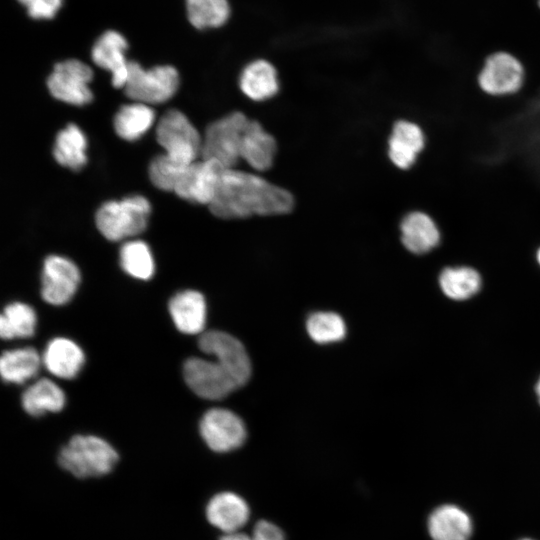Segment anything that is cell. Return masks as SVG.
<instances>
[{"label": "cell", "instance_id": "1", "mask_svg": "<svg viewBox=\"0 0 540 540\" xmlns=\"http://www.w3.org/2000/svg\"><path fill=\"white\" fill-rule=\"evenodd\" d=\"M294 204V197L288 190L259 175L229 168L224 170L208 206L218 218L240 219L288 214Z\"/></svg>", "mask_w": 540, "mask_h": 540}, {"label": "cell", "instance_id": "2", "mask_svg": "<svg viewBox=\"0 0 540 540\" xmlns=\"http://www.w3.org/2000/svg\"><path fill=\"white\" fill-rule=\"evenodd\" d=\"M119 460L116 449L95 435H74L60 449L58 464L79 479L109 474Z\"/></svg>", "mask_w": 540, "mask_h": 540}, {"label": "cell", "instance_id": "3", "mask_svg": "<svg viewBox=\"0 0 540 540\" xmlns=\"http://www.w3.org/2000/svg\"><path fill=\"white\" fill-rule=\"evenodd\" d=\"M150 213L148 199L133 195L103 203L96 213V225L105 238L119 241L142 233L147 227Z\"/></svg>", "mask_w": 540, "mask_h": 540}, {"label": "cell", "instance_id": "4", "mask_svg": "<svg viewBox=\"0 0 540 540\" xmlns=\"http://www.w3.org/2000/svg\"><path fill=\"white\" fill-rule=\"evenodd\" d=\"M250 119L240 112H231L210 123L202 137L201 157L234 168L240 158L242 137Z\"/></svg>", "mask_w": 540, "mask_h": 540}, {"label": "cell", "instance_id": "5", "mask_svg": "<svg viewBox=\"0 0 540 540\" xmlns=\"http://www.w3.org/2000/svg\"><path fill=\"white\" fill-rule=\"evenodd\" d=\"M526 70L521 59L507 50H495L484 59L477 75L480 90L491 97L516 95L524 86Z\"/></svg>", "mask_w": 540, "mask_h": 540}, {"label": "cell", "instance_id": "6", "mask_svg": "<svg viewBox=\"0 0 540 540\" xmlns=\"http://www.w3.org/2000/svg\"><path fill=\"white\" fill-rule=\"evenodd\" d=\"M156 139L165 154L184 165L192 164L201 155L202 137L179 110L163 114L156 127Z\"/></svg>", "mask_w": 540, "mask_h": 540}, {"label": "cell", "instance_id": "7", "mask_svg": "<svg viewBox=\"0 0 540 540\" xmlns=\"http://www.w3.org/2000/svg\"><path fill=\"white\" fill-rule=\"evenodd\" d=\"M179 86V74L169 65L143 69L137 62L130 61L125 94L135 102L159 104L169 100Z\"/></svg>", "mask_w": 540, "mask_h": 540}, {"label": "cell", "instance_id": "8", "mask_svg": "<svg viewBox=\"0 0 540 540\" xmlns=\"http://www.w3.org/2000/svg\"><path fill=\"white\" fill-rule=\"evenodd\" d=\"M93 78L91 68L77 59L57 63L47 80L51 95L65 103L83 106L90 103L93 94L89 84Z\"/></svg>", "mask_w": 540, "mask_h": 540}, {"label": "cell", "instance_id": "9", "mask_svg": "<svg viewBox=\"0 0 540 540\" xmlns=\"http://www.w3.org/2000/svg\"><path fill=\"white\" fill-rule=\"evenodd\" d=\"M184 379L199 397L220 400L240 388L234 378L217 361L199 357L187 359L183 366Z\"/></svg>", "mask_w": 540, "mask_h": 540}, {"label": "cell", "instance_id": "10", "mask_svg": "<svg viewBox=\"0 0 540 540\" xmlns=\"http://www.w3.org/2000/svg\"><path fill=\"white\" fill-rule=\"evenodd\" d=\"M199 431L205 444L218 453L238 449L247 438L242 419L233 411L224 408L206 411L200 420Z\"/></svg>", "mask_w": 540, "mask_h": 540}, {"label": "cell", "instance_id": "11", "mask_svg": "<svg viewBox=\"0 0 540 540\" xmlns=\"http://www.w3.org/2000/svg\"><path fill=\"white\" fill-rule=\"evenodd\" d=\"M199 349L212 355L234 378L239 387L247 383L251 375V362L243 344L232 335L218 330L200 334Z\"/></svg>", "mask_w": 540, "mask_h": 540}, {"label": "cell", "instance_id": "12", "mask_svg": "<svg viewBox=\"0 0 540 540\" xmlns=\"http://www.w3.org/2000/svg\"><path fill=\"white\" fill-rule=\"evenodd\" d=\"M387 155L395 168L407 172L418 162L427 145L422 126L410 119L396 120L388 138Z\"/></svg>", "mask_w": 540, "mask_h": 540}, {"label": "cell", "instance_id": "13", "mask_svg": "<svg viewBox=\"0 0 540 540\" xmlns=\"http://www.w3.org/2000/svg\"><path fill=\"white\" fill-rule=\"evenodd\" d=\"M81 281L78 267L70 259L48 256L43 264L41 295L51 305H64L77 291Z\"/></svg>", "mask_w": 540, "mask_h": 540}, {"label": "cell", "instance_id": "14", "mask_svg": "<svg viewBox=\"0 0 540 540\" xmlns=\"http://www.w3.org/2000/svg\"><path fill=\"white\" fill-rule=\"evenodd\" d=\"M225 169L227 168L216 160L195 161L185 170L174 192L187 201L209 205L217 192Z\"/></svg>", "mask_w": 540, "mask_h": 540}, {"label": "cell", "instance_id": "15", "mask_svg": "<svg viewBox=\"0 0 540 540\" xmlns=\"http://www.w3.org/2000/svg\"><path fill=\"white\" fill-rule=\"evenodd\" d=\"M400 240L412 254L424 255L441 245L442 232L436 220L422 210L406 212L399 223Z\"/></svg>", "mask_w": 540, "mask_h": 540}, {"label": "cell", "instance_id": "16", "mask_svg": "<svg viewBox=\"0 0 540 540\" xmlns=\"http://www.w3.org/2000/svg\"><path fill=\"white\" fill-rule=\"evenodd\" d=\"M251 515L248 502L232 491H221L213 495L205 508L208 522L223 534L240 531Z\"/></svg>", "mask_w": 540, "mask_h": 540}, {"label": "cell", "instance_id": "17", "mask_svg": "<svg viewBox=\"0 0 540 540\" xmlns=\"http://www.w3.org/2000/svg\"><path fill=\"white\" fill-rule=\"evenodd\" d=\"M127 47L123 35L109 30L100 36L92 48L93 62L112 74V84L116 88H124L127 82L130 63L125 57Z\"/></svg>", "mask_w": 540, "mask_h": 540}, {"label": "cell", "instance_id": "18", "mask_svg": "<svg viewBox=\"0 0 540 540\" xmlns=\"http://www.w3.org/2000/svg\"><path fill=\"white\" fill-rule=\"evenodd\" d=\"M169 312L176 328L184 334H202L207 315L204 296L195 290L176 293L169 301Z\"/></svg>", "mask_w": 540, "mask_h": 540}, {"label": "cell", "instance_id": "19", "mask_svg": "<svg viewBox=\"0 0 540 540\" xmlns=\"http://www.w3.org/2000/svg\"><path fill=\"white\" fill-rule=\"evenodd\" d=\"M277 151L275 138L256 120H249L244 131L240 158L256 171H266L273 165Z\"/></svg>", "mask_w": 540, "mask_h": 540}, {"label": "cell", "instance_id": "20", "mask_svg": "<svg viewBox=\"0 0 540 540\" xmlns=\"http://www.w3.org/2000/svg\"><path fill=\"white\" fill-rule=\"evenodd\" d=\"M42 362L52 375L62 379H72L81 371L85 355L74 341L57 337L47 344Z\"/></svg>", "mask_w": 540, "mask_h": 540}, {"label": "cell", "instance_id": "21", "mask_svg": "<svg viewBox=\"0 0 540 540\" xmlns=\"http://www.w3.org/2000/svg\"><path fill=\"white\" fill-rule=\"evenodd\" d=\"M428 532L433 540H469L472 522L459 507L443 505L429 516Z\"/></svg>", "mask_w": 540, "mask_h": 540}, {"label": "cell", "instance_id": "22", "mask_svg": "<svg viewBox=\"0 0 540 540\" xmlns=\"http://www.w3.org/2000/svg\"><path fill=\"white\" fill-rule=\"evenodd\" d=\"M239 86L243 94L251 100L270 99L279 91L277 71L267 60H254L242 70Z\"/></svg>", "mask_w": 540, "mask_h": 540}, {"label": "cell", "instance_id": "23", "mask_svg": "<svg viewBox=\"0 0 540 540\" xmlns=\"http://www.w3.org/2000/svg\"><path fill=\"white\" fill-rule=\"evenodd\" d=\"M66 403L63 390L53 381L41 378L29 386L22 394L23 409L31 416H41L47 412H59Z\"/></svg>", "mask_w": 540, "mask_h": 540}, {"label": "cell", "instance_id": "24", "mask_svg": "<svg viewBox=\"0 0 540 540\" xmlns=\"http://www.w3.org/2000/svg\"><path fill=\"white\" fill-rule=\"evenodd\" d=\"M86 149L85 134L77 125L70 123L57 134L53 156L61 166L77 171L87 162Z\"/></svg>", "mask_w": 540, "mask_h": 540}, {"label": "cell", "instance_id": "25", "mask_svg": "<svg viewBox=\"0 0 540 540\" xmlns=\"http://www.w3.org/2000/svg\"><path fill=\"white\" fill-rule=\"evenodd\" d=\"M41 358L32 347L6 350L0 358V373L5 382L22 384L37 375Z\"/></svg>", "mask_w": 540, "mask_h": 540}, {"label": "cell", "instance_id": "26", "mask_svg": "<svg viewBox=\"0 0 540 540\" xmlns=\"http://www.w3.org/2000/svg\"><path fill=\"white\" fill-rule=\"evenodd\" d=\"M154 110L147 104L134 102L122 106L114 117V129L126 141L142 137L153 125Z\"/></svg>", "mask_w": 540, "mask_h": 540}, {"label": "cell", "instance_id": "27", "mask_svg": "<svg viewBox=\"0 0 540 540\" xmlns=\"http://www.w3.org/2000/svg\"><path fill=\"white\" fill-rule=\"evenodd\" d=\"M442 291L450 298L463 300L474 295L480 288V274L469 266L445 267L439 276Z\"/></svg>", "mask_w": 540, "mask_h": 540}, {"label": "cell", "instance_id": "28", "mask_svg": "<svg viewBox=\"0 0 540 540\" xmlns=\"http://www.w3.org/2000/svg\"><path fill=\"white\" fill-rule=\"evenodd\" d=\"M37 323L34 309L22 302L9 303L0 317V335L3 339L28 338Z\"/></svg>", "mask_w": 540, "mask_h": 540}, {"label": "cell", "instance_id": "29", "mask_svg": "<svg viewBox=\"0 0 540 540\" xmlns=\"http://www.w3.org/2000/svg\"><path fill=\"white\" fill-rule=\"evenodd\" d=\"M120 264L127 274L139 280H149L155 271L151 250L142 240H131L122 245Z\"/></svg>", "mask_w": 540, "mask_h": 540}, {"label": "cell", "instance_id": "30", "mask_svg": "<svg viewBox=\"0 0 540 540\" xmlns=\"http://www.w3.org/2000/svg\"><path fill=\"white\" fill-rule=\"evenodd\" d=\"M186 8L190 23L197 29L220 27L230 15L227 0H186Z\"/></svg>", "mask_w": 540, "mask_h": 540}, {"label": "cell", "instance_id": "31", "mask_svg": "<svg viewBox=\"0 0 540 540\" xmlns=\"http://www.w3.org/2000/svg\"><path fill=\"white\" fill-rule=\"evenodd\" d=\"M306 328L309 336L319 344L340 341L346 334L344 320L333 312L312 314L307 320Z\"/></svg>", "mask_w": 540, "mask_h": 540}, {"label": "cell", "instance_id": "32", "mask_svg": "<svg viewBox=\"0 0 540 540\" xmlns=\"http://www.w3.org/2000/svg\"><path fill=\"white\" fill-rule=\"evenodd\" d=\"M188 166L172 159L165 153L160 154L149 165V177L158 189L174 192L178 181Z\"/></svg>", "mask_w": 540, "mask_h": 540}, {"label": "cell", "instance_id": "33", "mask_svg": "<svg viewBox=\"0 0 540 540\" xmlns=\"http://www.w3.org/2000/svg\"><path fill=\"white\" fill-rule=\"evenodd\" d=\"M34 19H51L60 9L63 0H18Z\"/></svg>", "mask_w": 540, "mask_h": 540}, {"label": "cell", "instance_id": "34", "mask_svg": "<svg viewBox=\"0 0 540 540\" xmlns=\"http://www.w3.org/2000/svg\"><path fill=\"white\" fill-rule=\"evenodd\" d=\"M250 534L252 540H286L283 530L266 519L256 522Z\"/></svg>", "mask_w": 540, "mask_h": 540}, {"label": "cell", "instance_id": "35", "mask_svg": "<svg viewBox=\"0 0 540 540\" xmlns=\"http://www.w3.org/2000/svg\"><path fill=\"white\" fill-rule=\"evenodd\" d=\"M219 540H252V537L251 534L245 533L240 530L222 534Z\"/></svg>", "mask_w": 540, "mask_h": 540}, {"label": "cell", "instance_id": "36", "mask_svg": "<svg viewBox=\"0 0 540 540\" xmlns=\"http://www.w3.org/2000/svg\"><path fill=\"white\" fill-rule=\"evenodd\" d=\"M535 256L538 264L540 265V246L537 248Z\"/></svg>", "mask_w": 540, "mask_h": 540}, {"label": "cell", "instance_id": "37", "mask_svg": "<svg viewBox=\"0 0 540 540\" xmlns=\"http://www.w3.org/2000/svg\"><path fill=\"white\" fill-rule=\"evenodd\" d=\"M536 391H537V394L539 396V400H540V379L538 381V384H537V387H536Z\"/></svg>", "mask_w": 540, "mask_h": 540}, {"label": "cell", "instance_id": "38", "mask_svg": "<svg viewBox=\"0 0 540 540\" xmlns=\"http://www.w3.org/2000/svg\"><path fill=\"white\" fill-rule=\"evenodd\" d=\"M538 5H539V7H540V0H538Z\"/></svg>", "mask_w": 540, "mask_h": 540}, {"label": "cell", "instance_id": "39", "mask_svg": "<svg viewBox=\"0 0 540 540\" xmlns=\"http://www.w3.org/2000/svg\"><path fill=\"white\" fill-rule=\"evenodd\" d=\"M523 540H531V539H523Z\"/></svg>", "mask_w": 540, "mask_h": 540}]
</instances>
